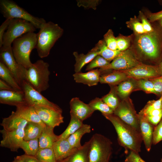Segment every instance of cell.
<instances>
[{
    "label": "cell",
    "instance_id": "53",
    "mask_svg": "<svg viewBox=\"0 0 162 162\" xmlns=\"http://www.w3.org/2000/svg\"><path fill=\"white\" fill-rule=\"evenodd\" d=\"M161 114H162V109H160L152 110L143 116H158Z\"/></svg>",
    "mask_w": 162,
    "mask_h": 162
},
{
    "label": "cell",
    "instance_id": "33",
    "mask_svg": "<svg viewBox=\"0 0 162 162\" xmlns=\"http://www.w3.org/2000/svg\"><path fill=\"white\" fill-rule=\"evenodd\" d=\"M111 86L109 93L101 98L103 101L114 111L119 105L120 101L116 91V86Z\"/></svg>",
    "mask_w": 162,
    "mask_h": 162
},
{
    "label": "cell",
    "instance_id": "7",
    "mask_svg": "<svg viewBox=\"0 0 162 162\" xmlns=\"http://www.w3.org/2000/svg\"><path fill=\"white\" fill-rule=\"evenodd\" d=\"M90 139L88 162H109L112 152L110 140L98 134H94Z\"/></svg>",
    "mask_w": 162,
    "mask_h": 162
},
{
    "label": "cell",
    "instance_id": "6",
    "mask_svg": "<svg viewBox=\"0 0 162 162\" xmlns=\"http://www.w3.org/2000/svg\"><path fill=\"white\" fill-rule=\"evenodd\" d=\"M0 9L6 19H22L30 22L36 28L40 29L46 22L44 18L32 15L12 0H0Z\"/></svg>",
    "mask_w": 162,
    "mask_h": 162
},
{
    "label": "cell",
    "instance_id": "16",
    "mask_svg": "<svg viewBox=\"0 0 162 162\" xmlns=\"http://www.w3.org/2000/svg\"><path fill=\"white\" fill-rule=\"evenodd\" d=\"M70 105V113L82 121L90 117L94 112L88 104L85 103L77 97L71 99Z\"/></svg>",
    "mask_w": 162,
    "mask_h": 162
},
{
    "label": "cell",
    "instance_id": "14",
    "mask_svg": "<svg viewBox=\"0 0 162 162\" xmlns=\"http://www.w3.org/2000/svg\"><path fill=\"white\" fill-rule=\"evenodd\" d=\"M0 132L2 137L0 142V146L8 148L12 152H17L20 148V144L24 140V129L8 131L3 128L0 130Z\"/></svg>",
    "mask_w": 162,
    "mask_h": 162
},
{
    "label": "cell",
    "instance_id": "46",
    "mask_svg": "<svg viewBox=\"0 0 162 162\" xmlns=\"http://www.w3.org/2000/svg\"><path fill=\"white\" fill-rule=\"evenodd\" d=\"M125 162H146L140 156L139 153L130 151L126 158Z\"/></svg>",
    "mask_w": 162,
    "mask_h": 162
},
{
    "label": "cell",
    "instance_id": "36",
    "mask_svg": "<svg viewBox=\"0 0 162 162\" xmlns=\"http://www.w3.org/2000/svg\"><path fill=\"white\" fill-rule=\"evenodd\" d=\"M88 104L94 111L98 110L102 114H112L114 111L102 100L101 98H96L91 100Z\"/></svg>",
    "mask_w": 162,
    "mask_h": 162
},
{
    "label": "cell",
    "instance_id": "41",
    "mask_svg": "<svg viewBox=\"0 0 162 162\" xmlns=\"http://www.w3.org/2000/svg\"><path fill=\"white\" fill-rule=\"evenodd\" d=\"M138 87L146 92L153 93L157 95L155 91L154 84L151 80L142 79L136 82Z\"/></svg>",
    "mask_w": 162,
    "mask_h": 162
},
{
    "label": "cell",
    "instance_id": "55",
    "mask_svg": "<svg viewBox=\"0 0 162 162\" xmlns=\"http://www.w3.org/2000/svg\"><path fill=\"white\" fill-rule=\"evenodd\" d=\"M158 66L159 74L160 76H162V59Z\"/></svg>",
    "mask_w": 162,
    "mask_h": 162
},
{
    "label": "cell",
    "instance_id": "47",
    "mask_svg": "<svg viewBox=\"0 0 162 162\" xmlns=\"http://www.w3.org/2000/svg\"><path fill=\"white\" fill-rule=\"evenodd\" d=\"M98 0H81L77 2L78 6H82L85 8H92L95 9L98 4Z\"/></svg>",
    "mask_w": 162,
    "mask_h": 162
},
{
    "label": "cell",
    "instance_id": "9",
    "mask_svg": "<svg viewBox=\"0 0 162 162\" xmlns=\"http://www.w3.org/2000/svg\"><path fill=\"white\" fill-rule=\"evenodd\" d=\"M0 61L9 70L21 87L23 81L25 80V75L27 69L16 62L13 53L12 46L0 48Z\"/></svg>",
    "mask_w": 162,
    "mask_h": 162
},
{
    "label": "cell",
    "instance_id": "39",
    "mask_svg": "<svg viewBox=\"0 0 162 162\" xmlns=\"http://www.w3.org/2000/svg\"><path fill=\"white\" fill-rule=\"evenodd\" d=\"M162 96L157 100L149 101L144 108L139 112L138 115L143 116L149 112L156 109H162Z\"/></svg>",
    "mask_w": 162,
    "mask_h": 162
},
{
    "label": "cell",
    "instance_id": "29",
    "mask_svg": "<svg viewBox=\"0 0 162 162\" xmlns=\"http://www.w3.org/2000/svg\"><path fill=\"white\" fill-rule=\"evenodd\" d=\"M91 128L90 125L83 124L80 128L67 139L73 148H78L82 146L81 139L84 134L91 132Z\"/></svg>",
    "mask_w": 162,
    "mask_h": 162
},
{
    "label": "cell",
    "instance_id": "43",
    "mask_svg": "<svg viewBox=\"0 0 162 162\" xmlns=\"http://www.w3.org/2000/svg\"><path fill=\"white\" fill-rule=\"evenodd\" d=\"M162 140V119L154 127L153 135L152 144L156 145Z\"/></svg>",
    "mask_w": 162,
    "mask_h": 162
},
{
    "label": "cell",
    "instance_id": "38",
    "mask_svg": "<svg viewBox=\"0 0 162 162\" xmlns=\"http://www.w3.org/2000/svg\"><path fill=\"white\" fill-rule=\"evenodd\" d=\"M132 35L124 36L119 34L116 37L117 50L122 52L128 49L132 39Z\"/></svg>",
    "mask_w": 162,
    "mask_h": 162
},
{
    "label": "cell",
    "instance_id": "22",
    "mask_svg": "<svg viewBox=\"0 0 162 162\" xmlns=\"http://www.w3.org/2000/svg\"><path fill=\"white\" fill-rule=\"evenodd\" d=\"M16 107V113L28 122L38 123L44 126H46L40 119L34 106L26 104Z\"/></svg>",
    "mask_w": 162,
    "mask_h": 162
},
{
    "label": "cell",
    "instance_id": "5",
    "mask_svg": "<svg viewBox=\"0 0 162 162\" xmlns=\"http://www.w3.org/2000/svg\"><path fill=\"white\" fill-rule=\"evenodd\" d=\"M49 66L47 62L40 59L32 63L26 71L25 80L40 93L47 90L49 87L50 72Z\"/></svg>",
    "mask_w": 162,
    "mask_h": 162
},
{
    "label": "cell",
    "instance_id": "20",
    "mask_svg": "<svg viewBox=\"0 0 162 162\" xmlns=\"http://www.w3.org/2000/svg\"><path fill=\"white\" fill-rule=\"evenodd\" d=\"M101 74L99 69H96L86 73H75L73 76L76 82L82 83L91 86L97 85L100 82Z\"/></svg>",
    "mask_w": 162,
    "mask_h": 162
},
{
    "label": "cell",
    "instance_id": "8",
    "mask_svg": "<svg viewBox=\"0 0 162 162\" xmlns=\"http://www.w3.org/2000/svg\"><path fill=\"white\" fill-rule=\"evenodd\" d=\"M36 29L32 24L26 20L20 19H11L4 35L2 47H11L15 40L27 33L34 32Z\"/></svg>",
    "mask_w": 162,
    "mask_h": 162
},
{
    "label": "cell",
    "instance_id": "32",
    "mask_svg": "<svg viewBox=\"0 0 162 162\" xmlns=\"http://www.w3.org/2000/svg\"><path fill=\"white\" fill-rule=\"evenodd\" d=\"M70 119L65 130L58 136V139H66L80 128L83 124V121L72 114H70Z\"/></svg>",
    "mask_w": 162,
    "mask_h": 162
},
{
    "label": "cell",
    "instance_id": "19",
    "mask_svg": "<svg viewBox=\"0 0 162 162\" xmlns=\"http://www.w3.org/2000/svg\"><path fill=\"white\" fill-rule=\"evenodd\" d=\"M140 133L146 149L149 152L152 144L153 133L154 126L143 116L138 115Z\"/></svg>",
    "mask_w": 162,
    "mask_h": 162
},
{
    "label": "cell",
    "instance_id": "27",
    "mask_svg": "<svg viewBox=\"0 0 162 162\" xmlns=\"http://www.w3.org/2000/svg\"><path fill=\"white\" fill-rule=\"evenodd\" d=\"M134 80L132 78H129L116 86V93L122 100L127 98L131 92L136 88V82L134 81Z\"/></svg>",
    "mask_w": 162,
    "mask_h": 162
},
{
    "label": "cell",
    "instance_id": "15",
    "mask_svg": "<svg viewBox=\"0 0 162 162\" xmlns=\"http://www.w3.org/2000/svg\"><path fill=\"white\" fill-rule=\"evenodd\" d=\"M34 107L40 119L46 125L54 128L64 122L62 112L46 107Z\"/></svg>",
    "mask_w": 162,
    "mask_h": 162
},
{
    "label": "cell",
    "instance_id": "18",
    "mask_svg": "<svg viewBox=\"0 0 162 162\" xmlns=\"http://www.w3.org/2000/svg\"><path fill=\"white\" fill-rule=\"evenodd\" d=\"M52 148L58 162L61 161L68 158L77 149L73 148L67 139L58 140L54 143Z\"/></svg>",
    "mask_w": 162,
    "mask_h": 162
},
{
    "label": "cell",
    "instance_id": "28",
    "mask_svg": "<svg viewBox=\"0 0 162 162\" xmlns=\"http://www.w3.org/2000/svg\"><path fill=\"white\" fill-rule=\"evenodd\" d=\"M44 127L38 123L28 122L24 129V140H28L39 139Z\"/></svg>",
    "mask_w": 162,
    "mask_h": 162
},
{
    "label": "cell",
    "instance_id": "25",
    "mask_svg": "<svg viewBox=\"0 0 162 162\" xmlns=\"http://www.w3.org/2000/svg\"><path fill=\"white\" fill-rule=\"evenodd\" d=\"M98 51L94 47L86 54H79L76 52H73L76 61L74 65L76 73L80 72L86 64L89 63L96 56L99 55Z\"/></svg>",
    "mask_w": 162,
    "mask_h": 162
},
{
    "label": "cell",
    "instance_id": "12",
    "mask_svg": "<svg viewBox=\"0 0 162 162\" xmlns=\"http://www.w3.org/2000/svg\"><path fill=\"white\" fill-rule=\"evenodd\" d=\"M113 114L140 133L138 115L129 99L127 98L121 101L114 111Z\"/></svg>",
    "mask_w": 162,
    "mask_h": 162
},
{
    "label": "cell",
    "instance_id": "23",
    "mask_svg": "<svg viewBox=\"0 0 162 162\" xmlns=\"http://www.w3.org/2000/svg\"><path fill=\"white\" fill-rule=\"evenodd\" d=\"M54 128L46 125L39 138L40 148H52L54 143L58 139V136L54 132Z\"/></svg>",
    "mask_w": 162,
    "mask_h": 162
},
{
    "label": "cell",
    "instance_id": "44",
    "mask_svg": "<svg viewBox=\"0 0 162 162\" xmlns=\"http://www.w3.org/2000/svg\"><path fill=\"white\" fill-rule=\"evenodd\" d=\"M139 16L146 33H150L154 31L155 28L152 26L149 21H148L147 17L142 12L140 11Z\"/></svg>",
    "mask_w": 162,
    "mask_h": 162
},
{
    "label": "cell",
    "instance_id": "11",
    "mask_svg": "<svg viewBox=\"0 0 162 162\" xmlns=\"http://www.w3.org/2000/svg\"><path fill=\"white\" fill-rule=\"evenodd\" d=\"M21 87L24 93L26 104L33 106L46 107L62 112L59 106L44 97L26 80L23 81Z\"/></svg>",
    "mask_w": 162,
    "mask_h": 162
},
{
    "label": "cell",
    "instance_id": "21",
    "mask_svg": "<svg viewBox=\"0 0 162 162\" xmlns=\"http://www.w3.org/2000/svg\"><path fill=\"white\" fill-rule=\"evenodd\" d=\"M28 122L26 120L13 111L8 117L3 118L0 124L5 130L11 131L18 129H24Z\"/></svg>",
    "mask_w": 162,
    "mask_h": 162
},
{
    "label": "cell",
    "instance_id": "35",
    "mask_svg": "<svg viewBox=\"0 0 162 162\" xmlns=\"http://www.w3.org/2000/svg\"><path fill=\"white\" fill-rule=\"evenodd\" d=\"M35 156L40 162H58L52 148H40Z\"/></svg>",
    "mask_w": 162,
    "mask_h": 162
},
{
    "label": "cell",
    "instance_id": "2",
    "mask_svg": "<svg viewBox=\"0 0 162 162\" xmlns=\"http://www.w3.org/2000/svg\"><path fill=\"white\" fill-rule=\"evenodd\" d=\"M102 114L113 125L119 144L127 150L139 153L143 141L140 133L113 114Z\"/></svg>",
    "mask_w": 162,
    "mask_h": 162
},
{
    "label": "cell",
    "instance_id": "58",
    "mask_svg": "<svg viewBox=\"0 0 162 162\" xmlns=\"http://www.w3.org/2000/svg\"></svg>",
    "mask_w": 162,
    "mask_h": 162
},
{
    "label": "cell",
    "instance_id": "4",
    "mask_svg": "<svg viewBox=\"0 0 162 162\" xmlns=\"http://www.w3.org/2000/svg\"><path fill=\"white\" fill-rule=\"evenodd\" d=\"M37 34L34 32L27 33L15 40L12 49L14 56L17 63L27 69L32 65L30 55L36 48Z\"/></svg>",
    "mask_w": 162,
    "mask_h": 162
},
{
    "label": "cell",
    "instance_id": "26",
    "mask_svg": "<svg viewBox=\"0 0 162 162\" xmlns=\"http://www.w3.org/2000/svg\"><path fill=\"white\" fill-rule=\"evenodd\" d=\"M128 79L122 71L114 70L112 72L101 74L99 82L110 86H116Z\"/></svg>",
    "mask_w": 162,
    "mask_h": 162
},
{
    "label": "cell",
    "instance_id": "54",
    "mask_svg": "<svg viewBox=\"0 0 162 162\" xmlns=\"http://www.w3.org/2000/svg\"><path fill=\"white\" fill-rule=\"evenodd\" d=\"M12 162H24V161L20 155L15 157Z\"/></svg>",
    "mask_w": 162,
    "mask_h": 162
},
{
    "label": "cell",
    "instance_id": "30",
    "mask_svg": "<svg viewBox=\"0 0 162 162\" xmlns=\"http://www.w3.org/2000/svg\"><path fill=\"white\" fill-rule=\"evenodd\" d=\"M0 77L12 87L14 90L22 91L13 75L5 64L0 61Z\"/></svg>",
    "mask_w": 162,
    "mask_h": 162
},
{
    "label": "cell",
    "instance_id": "10",
    "mask_svg": "<svg viewBox=\"0 0 162 162\" xmlns=\"http://www.w3.org/2000/svg\"><path fill=\"white\" fill-rule=\"evenodd\" d=\"M139 62L131 50L128 49L120 53L108 65L99 69L101 73L110 70H125L135 67Z\"/></svg>",
    "mask_w": 162,
    "mask_h": 162
},
{
    "label": "cell",
    "instance_id": "57",
    "mask_svg": "<svg viewBox=\"0 0 162 162\" xmlns=\"http://www.w3.org/2000/svg\"><path fill=\"white\" fill-rule=\"evenodd\" d=\"M160 162H162V158L161 159Z\"/></svg>",
    "mask_w": 162,
    "mask_h": 162
},
{
    "label": "cell",
    "instance_id": "49",
    "mask_svg": "<svg viewBox=\"0 0 162 162\" xmlns=\"http://www.w3.org/2000/svg\"><path fill=\"white\" fill-rule=\"evenodd\" d=\"M147 17L150 22H153L162 18V10L156 13H149Z\"/></svg>",
    "mask_w": 162,
    "mask_h": 162
},
{
    "label": "cell",
    "instance_id": "42",
    "mask_svg": "<svg viewBox=\"0 0 162 162\" xmlns=\"http://www.w3.org/2000/svg\"><path fill=\"white\" fill-rule=\"evenodd\" d=\"M104 40L110 49L113 50H117L116 37L114 36L112 29H109L104 35Z\"/></svg>",
    "mask_w": 162,
    "mask_h": 162
},
{
    "label": "cell",
    "instance_id": "13",
    "mask_svg": "<svg viewBox=\"0 0 162 162\" xmlns=\"http://www.w3.org/2000/svg\"><path fill=\"white\" fill-rule=\"evenodd\" d=\"M122 71L129 78L137 80L152 79L160 76L158 66L146 64L141 62L133 68Z\"/></svg>",
    "mask_w": 162,
    "mask_h": 162
},
{
    "label": "cell",
    "instance_id": "17",
    "mask_svg": "<svg viewBox=\"0 0 162 162\" xmlns=\"http://www.w3.org/2000/svg\"><path fill=\"white\" fill-rule=\"evenodd\" d=\"M0 103L16 107L26 104L23 91L0 90Z\"/></svg>",
    "mask_w": 162,
    "mask_h": 162
},
{
    "label": "cell",
    "instance_id": "40",
    "mask_svg": "<svg viewBox=\"0 0 162 162\" xmlns=\"http://www.w3.org/2000/svg\"><path fill=\"white\" fill-rule=\"evenodd\" d=\"M110 63V62L98 55L89 63L86 67V70H90L96 68H103L108 65Z\"/></svg>",
    "mask_w": 162,
    "mask_h": 162
},
{
    "label": "cell",
    "instance_id": "52",
    "mask_svg": "<svg viewBox=\"0 0 162 162\" xmlns=\"http://www.w3.org/2000/svg\"><path fill=\"white\" fill-rule=\"evenodd\" d=\"M0 89L2 90H14L7 83L1 79H0Z\"/></svg>",
    "mask_w": 162,
    "mask_h": 162
},
{
    "label": "cell",
    "instance_id": "48",
    "mask_svg": "<svg viewBox=\"0 0 162 162\" xmlns=\"http://www.w3.org/2000/svg\"><path fill=\"white\" fill-rule=\"evenodd\" d=\"M11 19H6L0 26V48L2 47L3 38L6 29H7Z\"/></svg>",
    "mask_w": 162,
    "mask_h": 162
},
{
    "label": "cell",
    "instance_id": "1",
    "mask_svg": "<svg viewBox=\"0 0 162 162\" xmlns=\"http://www.w3.org/2000/svg\"><path fill=\"white\" fill-rule=\"evenodd\" d=\"M134 35V47L139 55L154 61L162 57V28L156 27L152 32Z\"/></svg>",
    "mask_w": 162,
    "mask_h": 162
},
{
    "label": "cell",
    "instance_id": "3",
    "mask_svg": "<svg viewBox=\"0 0 162 162\" xmlns=\"http://www.w3.org/2000/svg\"><path fill=\"white\" fill-rule=\"evenodd\" d=\"M37 33V44L36 48L39 56L43 58L47 57L56 41L61 37L63 29L58 24L52 22L43 24Z\"/></svg>",
    "mask_w": 162,
    "mask_h": 162
},
{
    "label": "cell",
    "instance_id": "45",
    "mask_svg": "<svg viewBox=\"0 0 162 162\" xmlns=\"http://www.w3.org/2000/svg\"><path fill=\"white\" fill-rule=\"evenodd\" d=\"M152 82L157 95L162 96V76L150 79Z\"/></svg>",
    "mask_w": 162,
    "mask_h": 162
},
{
    "label": "cell",
    "instance_id": "37",
    "mask_svg": "<svg viewBox=\"0 0 162 162\" xmlns=\"http://www.w3.org/2000/svg\"><path fill=\"white\" fill-rule=\"evenodd\" d=\"M126 23L127 27L133 31L135 35L146 33L141 22L135 16L130 18L128 21L126 22Z\"/></svg>",
    "mask_w": 162,
    "mask_h": 162
},
{
    "label": "cell",
    "instance_id": "56",
    "mask_svg": "<svg viewBox=\"0 0 162 162\" xmlns=\"http://www.w3.org/2000/svg\"><path fill=\"white\" fill-rule=\"evenodd\" d=\"M160 24V26L162 28V18L160 19L158 21Z\"/></svg>",
    "mask_w": 162,
    "mask_h": 162
},
{
    "label": "cell",
    "instance_id": "34",
    "mask_svg": "<svg viewBox=\"0 0 162 162\" xmlns=\"http://www.w3.org/2000/svg\"><path fill=\"white\" fill-rule=\"evenodd\" d=\"M20 148L23 150L26 154L35 156L40 148L39 139L28 140H23L20 144Z\"/></svg>",
    "mask_w": 162,
    "mask_h": 162
},
{
    "label": "cell",
    "instance_id": "50",
    "mask_svg": "<svg viewBox=\"0 0 162 162\" xmlns=\"http://www.w3.org/2000/svg\"><path fill=\"white\" fill-rule=\"evenodd\" d=\"M144 117L150 124L155 127L159 123L161 120L162 114L157 116Z\"/></svg>",
    "mask_w": 162,
    "mask_h": 162
},
{
    "label": "cell",
    "instance_id": "24",
    "mask_svg": "<svg viewBox=\"0 0 162 162\" xmlns=\"http://www.w3.org/2000/svg\"><path fill=\"white\" fill-rule=\"evenodd\" d=\"M91 140L86 142L83 146L69 156L59 162H88V154Z\"/></svg>",
    "mask_w": 162,
    "mask_h": 162
},
{
    "label": "cell",
    "instance_id": "51",
    "mask_svg": "<svg viewBox=\"0 0 162 162\" xmlns=\"http://www.w3.org/2000/svg\"><path fill=\"white\" fill-rule=\"evenodd\" d=\"M20 156L24 162H40L35 156L24 154Z\"/></svg>",
    "mask_w": 162,
    "mask_h": 162
},
{
    "label": "cell",
    "instance_id": "31",
    "mask_svg": "<svg viewBox=\"0 0 162 162\" xmlns=\"http://www.w3.org/2000/svg\"><path fill=\"white\" fill-rule=\"evenodd\" d=\"M94 47L98 51L99 55L109 62L114 59L121 52L110 49L104 40H100Z\"/></svg>",
    "mask_w": 162,
    "mask_h": 162
}]
</instances>
